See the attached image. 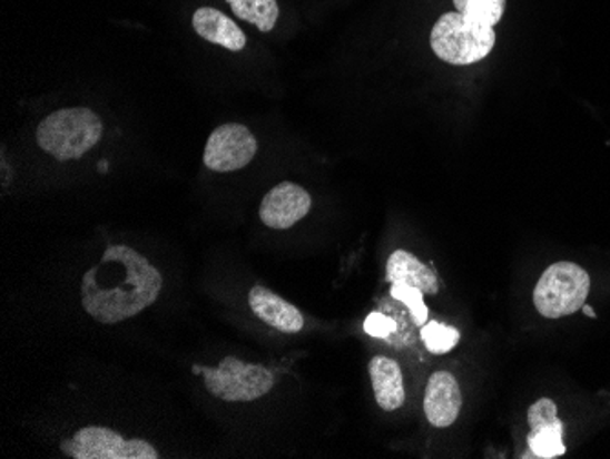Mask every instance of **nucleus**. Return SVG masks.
Listing matches in <instances>:
<instances>
[{
  "instance_id": "obj_1",
  "label": "nucleus",
  "mask_w": 610,
  "mask_h": 459,
  "mask_svg": "<svg viewBox=\"0 0 610 459\" xmlns=\"http://www.w3.org/2000/svg\"><path fill=\"white\" fill-rule=\"evenodd\" d=\"M161 287V273L141 253L112 245L82 276V307L101 324H118L152 306Z\"/></svg>"
},
{
  "instance_id": "obj_2",
  "label": "nucleus",
  "mask_w": 610,
  "mask_h": 459,
  "mask_svg": "<svg viewBox=\"0 0 610 459\" xmlns=\"http://www.w3.org/2000/svg\"><path fill=\"white\" fill-rule=\"evenodd\" d=\"M495 26L470 13H444L433 26L430 45L441 61L455 67L483 61L495 47Z\"/></svg>"
},
{
  "instance_id": "obj_3",
  "label": "nucleus",
  "mask_w": 610,
  "mask_h": 459,
  "mask_svg": "<svg viewBox=\"0 0 610 459\" xmlns=\"http://www.w3.org/2000/svg\"><path fill=\"white\" fill-rule=\"evenodd\" d=\"M102 138V123L90 108H61L37 127V144L57 162L79 159Z\"/></svg>"
},
{
  "instance_id": "obj_4",
  "label": "nucleus",
  "mask_w": 610,
  "mask_h": 459,
  "mask_svg": "<svg viewBox=\"0 0 610 459\" xmlns=\"http://www.w3.org/2000/svg\"><path fill=\"white\" fill-rule=\"evenodd\" d=\"M590 276L572 262H558L544 271L534 290L535 310L547 319L572 315L586 306Z\"/></svg>"
},
{
  "instance_id": "obj_5",
  "label": "nucleus",
  "mask_w": 610,
  "mask_h": 459,
  "mask_svg": "<svg viewBox=\"0 0 610 459\" xmlns=\"http://www.w3.org/2000/svg\"><path fill=\"white\" fill-rule=\"evenodd\" d=\"M196 372L204 375L205 388L214 398L229 403L255 401L275 387V378L267 368L236 358H225L216 368L196 367Z\"/></svg>"
},
{
  "instance_id": "obj_6",
  "label": "nucleus",
  "mask_w": 610,
  "mask_h": 459,
  "mask_svg": "<svg viewBox=\"0 0 610 459\" xmlns=\"http://www.w3.org/2000/svg\"><path fill=\"white\" fill-rule=\"evenodd\" d=\"M65 450L76 459H158V450L142 439H125L107 427H85Z\"/></svg>"
},
{
  "instance_id": "obj_7",
  "label": "nucleus",
  "mask_w": 610,
  "mask_h": 459,
  "mask_svg": "<svg viewBox=\"0 0 610 459\" xmlns=\"http://www.w3.org/2000/svg\"><path fill=\"white\" fill-rule=\"evenodd\" d=\"M258 141L249 128L239 123H225L214 128L205 145L204 164L214 173H235L255 159Z\"/></svg>"
},
{
  "instance_id": "obj_8",
  "label": "nucleus",
  "mask_w": 610,
  "mask_h": 459,
  "mask_svg": "<svg viewBox=\"0 0 610 459\" xmlns=\"http://www.w3.org/2000/svg\"><path fill=\"white\" fill-rule=\"evenodd\" d=\"M309 209V193L293 182H282L262 199L259 219L270 230H289L305 218Z\"/></svg>"
},
{
  "instance_id": "obj_9",
  "label": "nucleus",
  "mask_w": 610,
  "mask_h": 459,
  "mask_svg": "<svg viewBox=\"0 0 610 459\" xmlns=\"http://www.w3.org/2000/svg\"><path fill=\"white\" fill-rule=\"evenodd\" d=\"M530 450L538 458H560L564 455L563 423L558 418V407L552 399H540L529 409Z\"/></svg>"
},
{
  "instance_id": "obj_10",
  "label": "nucleus",
  "mask_w": 610,
  "mask_h": 459,
  "mask_svg": "<svg viewBox=\"0 0 610 459\" xmlns=\"http://www.w3.org/2000/svg\"><path fill=\"white\" fill-rule=\"evenodd\" d=\"M463 407V393L457 379L450 372H435L426 384L424 412L427 421L437 429L455 423Z\"/></svg>"
},
{
  "instance_id": "obj_11",
  "label": "nucleus",
  "mask_w": 610,
  "mask_h": 459,
  "mask_svg": "<svg viewBox=\"0 0 610 459\" xmlns=\"http://www.w3.org/2000/svg\"><path fill=\"white\" fill-rule=\"evenodd\" d=\"M193 28L201 39L230 51L247 47L245 31L230 17L210 6H201L193 13Z\"/></svg>"
},
{
  "instance_id": "obj_12",
  "label": "nucleus",
  "mask_w": 610,
  "mask_h": 459,
  "mask_svg": "<svg viewBox=\"0 0 610 459\" xmlns=\"http://www.w3.org/2000/svg\"><path fill=\"white\" fill-rule=\"evenodd\" d=\"M249 306L259 321L276 328L278 332L298 333L304 328L301 310L267 287L255 286L249 291Z\"/></svg>"
},
{
  "instance_id": "obj_13",
  "label": "nucleus",
  "mask_w": 610,
  "mask_h": 459,
  "mask_svg": "<svg viewBox=\"0 0 610 459\" xmlns=\"http://www.w3.org/2000/svg\"><path fill=\"white\" fill-rule=\"evenodd\" d=\"M370 378H372L376 404L386 412L401 409L406 399V390H404V378L397 361L376 355L370 363Z\"/></svg>"
},
{
  "instance_id": "obj_14",
  "label": "nucleus",
  "mask_w": 610,
  "mask_h": 459,
  "mask_svg": "<svg viewBox=\"0 0 610 459\" xmlns=\"http://www.w3.org/2000/svg\"><path fill=\"white\" fill-rule=\"evenodd\" d=\"M386 279L392 284H407L430 295H435L439 291L435 273L410 251L399 250L392 253L387 261Z\"/></svg>"
},
{
  "instance_id": "obj_15",
  "label": "nucleus",
  "mask_w": 610,
  "mask_h": 459,
  "mask_svg": "<svg viewBox=\"0 0 610 459\" xmlns=\"http://www.w3.org/2000/svg\"><path fill=\"white\" fill-rule=\"evenodd\" d=\"M227 2L236 17L249 22L256 30L264 33H269L281 17V8L276 0H227Z\"/></svg>"
},
{
  "instance_id": "obj_16",
  "label": "nucleus",
  "mask_w": 610,
  "mask_h": 459,
  "mask_svg": "<svg viewBox=\"0 0 610 459\" xmlns=\"http://www.w3.org/2000/svg\"><path fill=\"white\" fill-rule=\"evenodd\" d=\"M421 335H423L424 346L430 352L437 353V355L453 350V348L457 346L459 339H461L459 330L452 326H444L441 322H426L423 330H421Z\"/></svg>"
},
{
  "instance_id": "obj_17",
  "label": "nucleus",
  "mask_w": 610,
  "mask_h": 459,
  "mask_svg": "<svg viewBox=\"0 0 610 459\" xmlns=\"http://www.w3.org/2000/svg\"><path fill=\"white\" fill-rule=\"evenodd\" d=\"M453 4L461 13L481 17L495 26L503 17L506 0H453Z\"/></svg>"
},
{
  "instance_id": "obj_18",
  "label": "nucleus",
  "mask_w": 610,
  "mask_h": 459,
  "mask_svg": "<svg viewBox=\"0 0 610 459\" xmlns=\"http://www.w3.org/2000/svg\"><path fill=\"white\" fill-rule=\"evenodd\" d=\"M392 296L395 301L402 302V304L410 307L415 324H419V326L426 324L427 306L423 301V291L407 286V284H392Z\"/></svg>"
},
{
  "instance_id": "obj_19",
  "label": "nucleus",
  "mask_w": 610,
  "mask_h": 459,
  "mask_svg": "<svg viewBox=\"0 0 610 459\" xmlns=\"http://www.w3.org/2000/svg\"><path fill=\"white\" fill-rule=\"evenodd\" d=\"M397 330L395 322L390 316L382 315V313H370L366 322H364V332L372 338L386 339Z\"/></svg>"
},
{
  "instance_id": "obj_20",
  "label": "nucleus",
  "mask_w": 610,
  "mask_h": 459,
  "mask_svg": "<svg viewBox=\"0 0 610 459\" xmlns=\"http://www.w3.org/2000/svg\"><path fill=\"white\" fill-rule=\"evenodd\" d=\"M581 310H583V313H586V315L596 316V313L592 312V307H590V306H583V307H581Z\"/></svg>"
}]
</instances>
